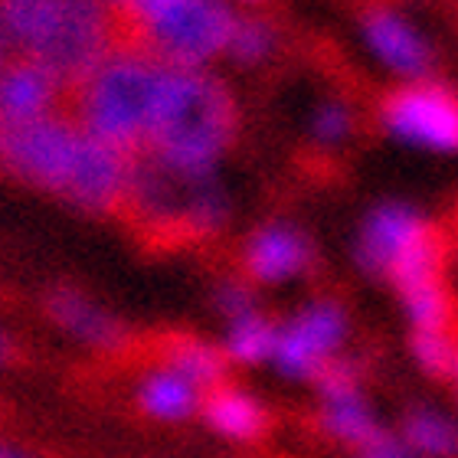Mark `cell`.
Instances as JSON below:
<instances>
[{
    "label": "cell",
    "instance_id": "15",
    "mask_svg": "<svg viewBox=\"0 0 458 458\" xmlns=\"http://www.w3.org/2000/svg\"><path fill=\"white\" fill-rule=\"evenodd\" d=\"M380 426L383 422L373 410L367 390L337 393V396L318 403V429L337 445H347L351 452L370 439Z\"/></svg>",
    "mask_w": 458,
    "mask_h": 458
},
{
    "label": "cell",
    "instance_id": "23",
    "mask_svg": "<svg viewBox=\"0 0 458 458\" xmlns=\"http://www.w3.org/2000/svg\"><path fill=\"white\" fill-rule=\"evenodd\" d=\"M353 128H357V112L344 98H325L308 114V138L318 148H327V151L331 148H344V144L351 141Z\"/></svg>",
    "mask_w": 458,
    "mask_h": 458
},
{
    "label": "cell",
    "instance_id": "17",
    "mask_svg": "<svg viewBox=\"0 0 458 458\" xmlns=\"http://www.w3.org/2000/svg\"><path fill=\"white\" fill-rule=\"evenodd\" d=\"M396 432L422 458H458V420L432 403H410Z\"/></svg>",
    "mask_w": 458,
    "mask_h": 458
},
{
    "label": "cell",
    "instance_id": "19",
    "mask_svg": "<svg viewBox=\"0 0 458 458\" xmlns=\"http://www.w3.org/2000/svg\"><path fill=\"white\" fill-rule=\"evenodd\" d=\"M278 344V325L262 311H252L246 318L229 321L226 337H223V353L229 363L239 367H256V363H272Z\"/></svg>",
    "mask_w": 458,
    "mask_h": 458
},
{
    "label": "cell",
    "instance_id": "3",
    "mask_svg": "<svg viewBox=\"0 0 458 458\" xmlns=\"http://www.w3.org/2000/svg\"><path fill=\"white\" fill-rule=\"evenodd\" d=\"M164 82L167 66L122 43L86 86L72 92V118L96 141L128 157H141L151 144Z\"/></svg>",
    "mask_w": 458,
    "mask_h": 458
},
{
    "label": "cell",
    "instance_id": "21",
    "mask_svg": "<svg viewBox=\"0 0 458 458\" xmlns=\"http://www.w3.org/2000/svg\"><path fill=\"white\" fill-rule=\"evenodd\" d=\"M278 39H282V33L268 17H262V13H239L233 37H229L226 56L236 66H262L278 49Z\"/></svg>",
    "mask_w": 458,
    "mask_h": 458
},
{
    "label": "cell",
    "instance_id": "12",
    "mask_svg": "<svg viewBox=\"0 0 458 458\" xmlns=\"http://www.w3.org/2000/svg\"><path fill=\"white\" fill-rule=\"evenodd\" d=\"M47 315L56 321L63 331L76 337V341L96 347V351H122L128 344V327L112 318L108 311L96 308L82 292L69 285L49 288L47 295Z\"/></svg>",
    "mask_w": 458,
    "mask_h": 458
},
{
    "label": "cell",
    "instance_id": "25",
    "mask_svg": "<svg viewBox=\"0 0 458 458\" xmlns=\"http://www.w3.org/2000/svg\"><path fill=\"white\" fill-rule=\"evenodd\" d=\"M353 458H422L420 452L412 449L410 442L403 439L400 432L390 426H380L370 439L353 449Z\"/></svg>",
    "mask_w": 458,
    "mask_h": 458
},
{
    "label": "cell",
    "instance_id": "8",
    "mask_svg": "<svg viewBox=\"0 0 458 458\" xmlns=\"http://www.w3.org/2000/svg\"><path fill=\"white\" fill-rule=\"evenodd\" d=\"M432 236H439V233L416 203L380 200L363 213L360 226L353 233L351 262L360 276L390 282L403 259L412 256Z\"/></svg>",
    "mask_w": 458,
    "mask_h": 458
},
{
    "label": "cell",
    "instance_id": "7",
    "mask_svg": "<svg viewBox=\"0 0 458 458\" xmlns=\"http://www.w3.org/2000/svg\"><path fill=\"white\" fill-rule=\"evenodd\" d=\"M380 128L403 148L458 154V92L439 79L400 82L377 108Z\"/></svg>",
    "mask_w": 458,
    "mask_h": 458
},
{
    "label": "cell",
    "instance_id": "22",
    "mask_svg": "<svg viewBox=\"0 0 458 458\" xmlns=\"http://www.w3.org/2000/svg\"><path fill=\"white\" fill-rule=\"evenodd\" d=\"M410 353L432 380L458 377V337L455 331H410Z\"/></svg>",
    "mask_w": 458,
    "mask_h": 458
},
{
    "label": "cell",
    "instance_id": "16",
    "mask_svg": "<svg viewBox=\"0 0 458 458\" xmlns=\"http://www.w3.org/2000/svg\"><path fill=\"white\" fill-rule=\"evenodd\" d=\"M138 406L151 420L183 422L191 420L193 412H200L203 393L193 383L183 380L181 373L167 370V367H154L138 383Z\"/></svg>",
    "mask_w": 458,
    "mask_h": 458
},
{
    "label": "cell",
    "instance_id": "11",
    "mask_svg": "<svg viewBox=\"0 0 458 458\" xmlns=\"http://www.w3.org/2000/svg\"><path fill=\"white\" fill-rule=\"evenodd\" d=\"M66 89L59 79L27 56H10L0 69V124H27L59 112Z\"/></svg>",
    "mask_w": 458,
    "mask_h": 458
},
{
    "label": "cell",
    "instance_id": "5",
    "mask_svg": "<svg viewBox=\"0 0 458 458\" xmlns=\"http://www.w3.org/2000/svg\"><path fill=\"white\" fill-rule=\"evenodd\" d=\"M82 144L86 131L66 112H53L27 124H0V174L59 197Z\"/></svg>",
    "mask_w": 458,
    "mask_h": 458
},
{
    "label": "cell",
    "instance_id": "2",
    "mask_svg": "<svg viewBox=\"0 0 458 458\" xmlns=\"http://www.w3.org/2000/svg\"><path fill=\"white\" fill-rule=\"evenodd\" d=\"M236 98L210 69H167L148 157L181 177H210L236 141Z\"/></svg>",
    "mask_w": 458,
    "mask_h": 458
},
{
    "label": "cell",
    "instance_id": "6",
    "mask_svg": "<svg viewBox=\"0 0 458 458\" xmlns=\"http://www.w3.org/2000/svg\"><path fill=\"white\" fill-rule=\"evenodd\" d=\"M351 337V311L331 295L308 298L278 325L272 367L282 380L315 383L327 363L337 360Z\"/></svg>",
    "mask_w": 458,
    "mask_h": 458
},
{
    "label": "cell",
    "instance_id": "4",
    "mask_svg": "<svg viewBox=\"0 0 458 458\" xmlns=\"http://www.w3.org/2000/svg\"><path fill=\"white\" fill-rule=\"evenodd\" d=\"M122 43L167 69H207L226 56L236 10L213 0H138L114 7Z\"/></svg>",
    "mask_w": 458,
    "mask_h": 458
},
{
    "label": "cell",
    "instance_id": "28",
    "mask_svg": "<svg viewBox=\"0 0 458 458\" xmlns=\"http://www.w3.org/2000/svg\"><path fill=\"white\" fill-rule=\"evenodd\" d=\"M452 383H455V393H458V377H455V380H452Z\"/></svg>",
    "mask_w": 458,
    "mask_h": 458
},
{
    "label": "cell",
    "instance_id": "24",
    "mask_svg": "<svg viewBox=\"0 0 458 458\" xmlns=\"http://www.w3.org/2000/svg\"><path fill=\"white\" fill-rule=\"evenodd\" d=\"M213 305H216V311L226 321H236V318H246L252 311H259L256 292L242 278H223L220 285H216V292H213Z\"/></svg>",
    "mask_w": 458,
    "mask_h": 458
},
{
    "label": "cell",
    "instance_id": "10",
    "mask_svg": "<svg viewBox=\"0 0 458 458\" xmlns=\"http://www.w3.org/2000/svg\"><path fill=\"white\" fill-rule=\"evenodd\" d=\"M318 262V249L305 229L285 220H272L249 233L242 246V268L259 285H285L305 278Z\"/></svg>",
    "mask_w": 458,
    "mask_h": 458
},
{
    "label": "cell",
    "instance_id": "20",
    "mask_svg": "<svg viewBox=\"0 0 458 458\" xmlns=\"http://www.w3.org/2000/svg\"><path fill=\"white\" fill-rule=\"evenodd\" d=\"M229 220V197L223 193V187L216 183V177H197L187 193L181 216V233L183 236H213L220 233Z\"/></svg>",
    "mask_w": 458,
    "mask_h": 458
},
{
    "label": "cell",
    "instance_id": "14",
    "mask_svg": "<svg viewBox=\"0 0 458 458\" xmlns=\"http://www.w3.org/2000/svg\"><path fill=\"white\" fill-rule=\"evenodd\" d=\"M161 367L181 373L200 393H210L226 383L229 360L223 344H210L193 335H171L161 344Z\"/></svg>",
    "mask_w": 458,
    "mask_h": 458
},
{
    "label": "cell",
    "instance_id": "27",
    "mask_svg": "<svg viewBox=\"0 0 458 458\" xmlns=\"http://www.w3.org/2000/svg\"><path fill=\"white\" fill-rule=\"evenodd\" d=\"M7 63H10V47L4 43V37H0V69L7 66Z\"/></svg>",
    "mask_w": 458,
    "mask_h": 458
},
{
    "label": "cell",
    "instance_id": "1",
    "mask_svg": "<svg viewBox=\"0 0 458 458\" xmlns=\"http://www.w3.org/2000/svg\"><path fill=\"white\" fill-rule=\"evenodd\" d=\"M0 37L13 49V56H27L49 69L69 96L79 86H86L92 72L122 47L114 7L86 0L0 4Z\"/></svg>",
    "mask_w": 458,
    "mask_h": 458
},
{
    "label": "cell",
    "instance_id": "18",
    "mask_svg": "<svg viewBox=\"0 0 458 458\" xmlns=\"http://www.w3.org/2000/svg\"><path fill=\"white\" fill-rule=\"evenodd\" d=\"M396 295H400L403 318H406L410 331H452L455 325V298H452L449 285L442 282V276L403 288Z\"/></svg>",
    "mask_w": 458,
    "mask_h": 458
},
{
    "label": "cell",
    "instance_id": "13",
    "mask_svg": "<svg viewBox=\"0 0 458 458\" xmlns=\"http://www.w3.org/2000/svg\"><path fill=\"white\" fill-rule=\"evenodd\" d=\"M200 416L216 436L229 442H256L272 426V412L266 403L242 386H229V383L203 393Z\"/></svg>",
    "mask_w": 458,
    "mask_h": 458
},
{
    "label": "cell",
    "instance_id": "26",
    "mask_svg": "<svg viewBox=\"0 0 458 458\" xmlns=\"http://www.w3.org/2000/svg\"><path fill=\"white\" fill-rule=\"evenodd\" d=\"M0 458H33V455H27V452H20V449H10V445H0Z\"/></svg>",
    "mask_w": 458,
    "mask_h": 458
},
{
    "label": "cell",
    "instance_id": "9",
    "mask_svg": "<svg viewBox=\"0 0 458 458\" xmlns=\"http://www.w3.org/2000/svg\"><path fill=\"white\" fill-rule=\"evenodd\" d=\"M360 43L367 47L386 72L400 76L403 82L432 79L436 69V47L429 33L396 7H367L357 20Z\"/></svg>",
    "mask_w": 458,
    "mask_h": 458
}]
</instances>
